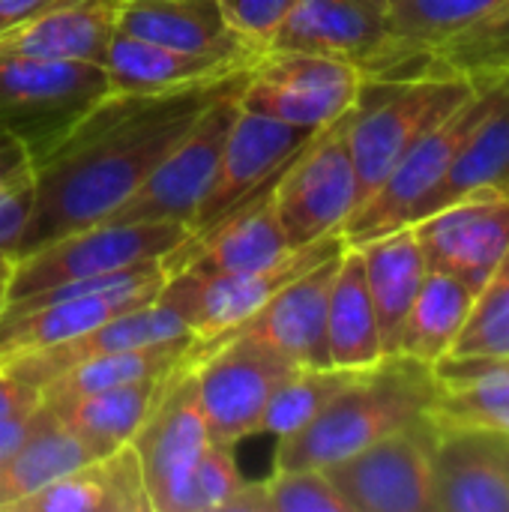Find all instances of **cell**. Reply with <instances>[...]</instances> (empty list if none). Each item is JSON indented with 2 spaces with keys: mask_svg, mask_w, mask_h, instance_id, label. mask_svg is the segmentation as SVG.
<instances>
[{
  "mask_svg": "<svg viewBox=\"0 0 509 512\" xmlns=\"http://www.w3.org/2000/svg\"><path fill=\"white\" fill-rule=\"evenodd\" d=\"M195 345V336L186 339H174V342H162V345H147V348H129V351H111L102 357H93L69 372H63L60 378H54L51 384L42 387V402L57 414L66 405L102 393L108 387H120V384H132L141 378H153V375H165L171 372Z\"/></svg>",
  "mask_w": 509,
  "mask_h": 512,
  "instance_id": "obj_32",
  "label": "cell"
},
{
  "mask_svg": "<svg viewBox=\"0 0 509 512\" xmlns=\"http://www.w3.org/2000/svg\"><path fill=\"white\" fill-rule=\"evenodd\" d=\"M57 0H0V33L45 12L48 6H54Z\"/></svg>",
  "mask_w": 509,
  "mask_h": 512,
  "instance_id": "obj_44",
  "label": "cell"
},
{
  "mask_svg": "<svg viewBox=\"0 0 509 512\" xmlns=\"http://www.w3.org/2000/svg\"><path fill=\"white\" fill-rule=\"evenodd\" d=\"M435 372L402 354L357 372V378L300 432L279 438L273 471L330 468L363 447L429 417Z\"/></svg>",
  "mask_w": 509,
  "mask_h": 512,
  "instance_id": "obj_2",
  "label": "cell"
},
{
  "mask_svg": "<svg viewBox=\"0 0 509 512\" xmlns=\"http://www.w3.org/2000/svg\"><path fill=\"white\" fill-rule=\"evenodd\" d=\"M363 372V369H357ZM354 369H297L294 375H288L279 390L273 393V399L264 408L258 435H273V438H285L300 432L303 426H309L354 378Z\"/></svg>",
  "mask_w": 509,
  "mask_h": 512,
  "instance_id": "obj_35",
  "label": "cell"
},
{
  "mask_svg": "<svg viewBox=\"0 0 509 512\" xmlns=\"http://www.w3.org/2000/svg\"><path fill=\"white\" fill-rule=\"evenodd\" d=\"M240 486L243 477L237 471L234 447L210 441L180 492L177 512H225Z\"/></svg>",
  "mask_w": 509,
  "mask_h": 512,
  "instance_id": "obj_37",
  "label": "cell"
},
{
  "mask_svg": "<svg viewBox=\"0 0 509 512\" xmlns=\"http://www.w3.org/2000/svg\"><path fill=\"white\" fill-rule=\"evenodd\" d=\"M339 255L342 252L291 279L237 330L258 336L300 369H327V309Z\"/></svg>",
  "mask_w": 509,
  "mask_h": 512,
  "instance_id": "obj_20",
  "label": "cell"
},
{
  "mask_svg": "<svg viewBox=\"0 0 509 512\" xmlns=\"http://www.w3.org/2000/svg\"><path fill=\"white\" fill-rule=\"evenodd\" d=\"M471 306L474 291L465 282L450 273L429 270L405 318L396 354L435 369L444 357H450Z\"/></svg>",
  "mask_w": 509,
  "mask_h": 512,
  "instance_id": "obj_30",
  "label": "cell"
},
{
  "mask_svg": "<svg viewBox=\"0 0 509 512\" xmlns=\"http://www.w3.org/2000/svg\"><path fill=\"white\" fill-rule=\"evenodd\" d=\"M474 90V84L450 75L366 78L348 126L357 171V207L387 180L393 165L432 126L471 99Z\"/></svg>",
  "mask_w": 509,
  "mask_h": 512,
  "instance_id": "obj_3",
  "label": "cell"
},
{
  "mask_svg": "<svg viewBox=\"0 0 509 512\" xmlns=\"http://www.w3.org/2000/svg\"><path fill=\"white\" fill-rule=\"evenodd\" d=\"M6 306V279H0V312Z\"/></svg>",
  "mask_w": 509,
  "mask_h": 512,
  "instance_id": "obj_46",
  "label": "cell"
},
{
  "mask_svg": "<svg viewBox=\"0 0 509 512\" xmlns=\"http://www.w3.org/2000/svg\"><path fill=\"white\" fill-rule=\"evenodd\" d=\"M411 75H450L474 87L509 78V3L432 45L414 63Z\"/></svg>",
  "mask_w": 509,
  "mask_h": 512,
  "instance_id": "obj_33",
  "label": "cell"
},
{
  "mask_svg": "<svg viewBox=\"0 0 509 512\" xmlns=\"http://www.w3.org/2000/svg\"><path fill=\"white\" fill-rule=\"evenodd\" d=\"M270 48L339 57L372 78L390 48V6L387 0H294Z\"/></svg>",
  "mask_w": 509,
  "mask_h": 512,
  "instance_id": "obj_17",
  "label": "cell"
},
{
  "mask_svg": "<svg viewBox=\"0 0 509 512\" xmlns=\"http://www.w3.org/2000/svg\"><path fill=\"white\" fill-rule=\"evenodd\" d=\"M9 273H12V261L6 255H0V279H9Z\"/></svg>",
  "mask_w": 509,
  "mask_h": 512,
  "instance_id": "obj_45",
  "label": "cell"
},
{
  "mask_svg": "<svg viewBox=\"0 0 509 512\" xmlns=\"http://www.w3.org/2000/svg\"><path fill=\"white\" fill-rule=\"evenodd\" d=\"M432 372V423L509 435V357H444Z\"/></svg>",
  "mask_w": 509,
  "mask_h": 512,
  "instance_id": "obj_24",
  "label": "cell"
},
{
  "mask_svg": "<svg viewBox=\"0 0 509 512\" xmlns=\"http://www.w3.org/2000/svg\"><path fill=\"white\" fill-rule=\"evenodd\" d=\"M414 234L429 270L450 273L477 294L509 252V198L453 201L414 222Z\"/></svg>",
  "mask_w": 509,
  "mask_h": 512,
  "instance_id": "obj_15",
  "label": "cell"
},
{
  "mask_svg": "<svg viewBox=\"0 0 509 512\" xmlns=\"http://www.w3.org/2000/svg\"><path fill=\"white\" fill-rule=\"evenodd\" d=\"M228 27L252 42L255 48H270L276 30L288 18L294 0H219Z\"/></svg>",
  "mask_w": 509,
  "mask_h": 512,
  "instance_id": "obj_39",
  "label": "cell"
},
{
  "mask_svg": "<svg viewBox=\"0 0 509 512\" xmlns=\"http://www.w3.org/2000/svg\"><path fill=\"white\" fill-rule=\"evenodd\" d=\"M450 357H509V252L474 294Z\"/></svg>",
  "mask_w": 509,
  "mask_h": 512,
  "instance_id": "obj_36",
  "label": "cell"
},
{
  "mask_svg": "<svg viewBox=\"0 0 509 512\" xmlns=\"http://www.w3.org/2000/svg\"><path fill=\"white\" fill-rule=\"evenodd\" d=\"M123 0H57L0 33V57L105 63Z\"/></svg>",
  "mask_w": 509,
  "mask_h": 512,
  "instance_id": "obj_22",
  "label": "cell"
},
{
  "mask_svg": "<svg viewBox=\"0 0 509 512\" xmlns=\"http://www.w3.org/2000/svg\"><path fill=\"white\" fill-rule=\"evenodd\" d=\"M117 30L177 51L255 48L228 27L219 0H123Z\"/></svg>",
  "mask_w": 509,
  "mask_h": 512,
  "instance_id": "obj_26",
  "label": "cell"
},
{
  "mask_svg": "<svg viewBox=\"0 0 509 512\" xmlns=\"http://www.w3.org/2000/svg\"><path fill=\"white\" fill-rule=\"evenodd\" d=\"M264 51L261 48H228V51H177L156 42L135 39L114 30L105 54V72L111 93H165L189 84L225 78L249 69Z\"/></svg>",
  "mask_w": 509,
  "mask_h": 512,
  "instance_id": "obj_21",
  "label": "cell"
},
{
  "mask_svg": "<svg viewBox=\"0 0 509 512\" xmlns=\"http://www.w3.org/2000/svg\"><path fill=\"white\" fill-rule=\"evenodd\" d=\"M192 354L198 360L195 378L207 435L228 447L258 435L267 402L300 369L246 330H234L216 342L198 339Z\"/></svg>",
  "mask_w": 509,
  "mask_h": 512,
  "instance_id": "obj_6",
  "label": "cell"
},
{
  "mask_svg": "<svg viewBox=\"0 0 509 512\" xmlns=\"http://www.w3.org/2000/svg\"><path fill=\"white\" fill-rule=\"evenodd\" d=\"M33 171V156L30 150L6 129H0V186Z\"/></svg>",
  "mask_w": 509,
  "mask_h": 512,
  "instance_id": "obj_43",
  "label": "cell"
},
{
  "mask_svg": "<svg viewBox=\"0 0 509 512\" xmlns=\"http://www.w3.org/2000/svg\"><path fill=\"white\" fill-rule=\"evenodd\" d=\"M99 456H105L99 447L60 423L39 432L15 456L0 462V510H12L18 501L30 498L51 480Z\"/></svg>",
  "mask_w": 509,
  "mask_h": 512,
  "instance_id": "obj_34",
  "label": "cell"
},
{
  "mask_svg": "<svg viewBox=\"0 0 509 512\" xmlns=\"http://www.w3.org/2000/svg\"><path fill=\"white\" fill-rule=\"evenodd\" d=\"M351 111L318 129L285 165L273 186L288 249L339 234L348 216L357 210V171L348 144Z\"/></svg>",
  "mask_w": 509,
  "mask_h": 512,
  "instance_id": "obj_7",
  "label": "cell"
},
{
  "mask_svg": "<svg viewBox=\"0 0 509 512\" xmlns=\"http://www.w3.org/2000/svg\"><path fill=\"white\" fill-rule=\"evenodd\" d=\"M249 69L180 90L99 99L51 153L33 162L36 207L15 261L117 210L216 99L246 84Z\"/></svg>",
  "mask_w": 509,
  "mask_h": 512,
  "instance_id": "obj_1",
  "label": "cell"
},
{
  "mask_svg": "<svg viewBox=\"0 0 509 512\" xmlns=\"http://www.w3.org/2000/svg\"><path fill=\"white\" fill-rule=\"evenodd\" d=\"M273 186L240 201L207 231L186 237L177 249L162 255L165 276L174 273H192L198 279L231 276V273L258 270L276 261L279 255H285L288 243L279 225Z\"/></svg>",
  "mask_w": 509,
  "mask_h": 512,
  "instance_id": "obj_16",
  "label": "cell"
},
{
  "mask_svg": "<svg viewBox=\"0 0 509 512\" xmlns=\"http://www.w3.org/2000/svg\"><path fill=\"white\" fill-rule=\"evenodd\" d=\"M240 90L216 99L153 168V174L102 222H180L189 228L240 114Z\"/></svg>",
  "mask_w": 509,
  "mask_h": 512,
  "instance_id": "obj_11",
  "label": "cell"
},
{
  "mask_svg": "<svg viewBox=\"0 0 509 512\" xmlns=\"http://www.w3.org/2000/svg\"><path fill=\"white\" fill-rule=\"evenodd\" d=\"M432 435L426 417L324 471L351 512H435Z\"/></svg>",
  "mask_w": 509,
  "mask_h": 512,
  "instance_id": "obj_12",
  "label": "cell"
},
{
  "mask_svg": "<svg viewBox=\"0 0 509 512\" xmlns=\"http://www.w3.org/2000/svg\"><path fill=\"white\" fill-rule=\"evenodd\" d=\"M432 426L435 512H509V465L501 435L468 426Z\"/></svg>",
  "mask_w": 509,
  "mask_h": 512,
  "instance_id": "obj_19",
  "label": "cell"
},
{
  "mask_svg": "<svg viewBox=\"0 0 509 512\" xmlns=\"http://www.w3.org/2000/svg\"><path fill=\"white\" fill-rule=\"evenodd\" d=\"M186 237L189 228L180 222H96L18 258L6 279V303L162 258Z\"/></svg>",
  "mask_w": 509,
  "mask_h": 512,
  "instance_id": "obj_8",
  "label": "cell"
},
{
  "mask_svg": "<svg viewBox=\"0 0 509 512\" xmlns=\"http://www.w3.org/2000/svg\"><path fill=\"white\" fill-rule=\"evenodd\" d=\"M264 492L267 512H351L324 468L273 471Z\"/></svg>",
  "mask_w": 509,
  "mask_h": 512,
  "instance_id": "obj_38",
  "label": "cell"
},
{
  "mask_svg": "<svg viewBox=\"0 0 509 512\" xmlns=\"http://www.w3.org/2000/svg\"><path fill=\"white\" fill-rule=\"evenodd\" d=\"M57 414L42 402L33 411H21V414H9L0 417V462H6L9 456H15L30 438H36L39 432L57 426Z\"/></svg>",
  "mask_w": 509,
  "mask_h": 512,
  "instance_id": "obj_41",
  "label": "cell"
},
{
  "mask_svg": "<svg viewBox=\"0 0 509 512\" xmlns=\"http://www.w3.org/2000/svg\"><path fill=\"white\" fill-rule=\"evenodd\" d=\"M327 351L336 369H369L381 363L384 345L375 318V306L366 285V267L357 246H345L339 255L336 279L327 309Z\"/></svg>",
  "mask_w": 509,
  "mask_h": 512,
  "instance_id": "obj_27",
  "label": "cell"
},
{
  "mask_svg": "<svg viewBox=\"0 0 509 512\" xmlns=\"http://www.w3.org/2000/svg\"><path fill=\"white\" fill-rule=\"evenodd\" d=\"M345 246L348 243L339 231V234L321 237L309 246L288 249L285 255H279L276 261H270L258 270L210 276V279H198L192 273H174L159 288L156 303L171 306L186 321V327L195 333V339L216 342V339L234 333L240 324H246L291 279L312 270L324 258L342 252Z\"/></svg>",
  "mask_w": 509,
  "mask_h": 512,
  "instance_id": "obj_10",
  "label": "cell"
},
{
  "mask_svg": "<svg viewBox=\"0 0 509 512\" xmlns=\"http://www.w3.org/2000/svg\"><path fill=\"white\" fill-rule=\"evenodd\" d=\"M36 405H42V393L0 369V417L33 411Z\"/></svg>",
  "mask_w": 509,
  "mask_h": 512,
  "instance_id": "obj_42",
  "label": "cell"
},
{
  "mask_svg": "<svg viewBox=\"0 0 509 512\" xmlns=\"http://www.w3.org/2000/svg\"><path fill=\"white\" fill-rule=\"evenodd\" d=\"M504 3L509 0H387L390 48L372 78H408L432 45L477 24Z\"/></svg>",
  "mask_w": 509,
  "mask_h": 512,
  "instance_id": "obj_28",
  "label": "cell"
},
{
  "mask_svg": "<svg viewBox=\"0 0 509 512\" xmlns=\"http://www.w3.org/2000/svg\"><path fill=\"white\" fill-rule=\"evenodd\" d=\"M357 249L363 255L366 285H369V297L375 306L381 345H384V354L393 357L399 351L405 318L429 273V264L414 234V225L375 237Z\"/></svg>",
  "mask_w": 509,
  "mask_h": 512,
  "instance_id": "obj_25",
  "label": "cell"
},
{
  "mask_svg": "<svg viewBox=\"0 0 509 512\" xmlns=\"http://www.w3.org/2000/svg\"><path fill=\"white\" fill-rule=\"evenodd\" d=\"M363 84V69L348 60L270 48L249 69L240 108L318 132L357 105Z\"/></svg>",
  "mask_w": 509,
  "mask_h": 512,
  "instance_id": "obj_9",
  "label": "cell"
},
{
  "mask_svg": "<svg viewBox=\"0 0 509 512\" xmlns=\"http://www.w3.org/2000/svg\"><path fill=\"white\" fill-rule=\"evenodd\" d=\"M108 93L102 63L0 57V129L12 132L33 162L51 153Z\"/></svg>",
  "mask_w": 509,
  "mask_h": 512,
  "instance_id": "obj_5",
  "label": "cell"
},
{
  "mask_svg": "<svg viewBox=\"0 0 509 512\" xmlns=\"http://www.w3.org/2000/svg\"><path fill=\"white\" fill-rule=\"evenodd\" d=\"M312 129L288 126L261 114H249L240 108L228 141L222 147V159L216 174L189 222V237L207 231L216 219L234 210L240 201L255 192L273 186L285 165L297 156V150L312 138Z\"/></svg>",
  "mask_w": 509,
  "mask_h": 512,
  "instance_id": "obj_14",
  "label": "cell"
},
{
  "mask_svg": "<svg viewBox=\"0 0 509 512\" xmlns=\"http://www.w3.org/2000/svg\"><path fill=\"white\" fill-rule=\"evenodd\" d=\"M36 207V177L33 171L0 186V255L15 264L21 237L30 225Z\"/></svg>",
  "mask_w": 509,
  "mask_h": 512,
  "instance_id": "obj_40",
  "label": "cell"
},
{
  "mask_svg": "<svg viewBox=\"0 0 509 512\" xmlns=\"http://www.w3.org/2000/svg\"><path fill=\"white\" fill-rule=\"evenodd\" d=\"M15 512H153L144 486L141 462L132 444L84 462L51 480L30 498L18 501Z\"/></svg>",
  "mask_w": 509,
  "mask_h": 512,
  "instance_id": "obj_23",
  "label": "cell"
},
{
  "mask_svg": "<svg viewBox=\"0 0 509 512\" xmlns=\"http://www.w3.org/2000/svg\"><path fill=\"white\" fill-rule=\"evenodd\" d=\"M501 444H504V456H507V465H509V435H501Z\"/></svg>",
  "mask_w": 509,
  "mask_h": 512,
  "instance_id": "obj_47",
  "label": "cell"
},
{
  "mask_svg": "<svg viewBox=\"0 0 509 512\" xmlns=\"http://www.w3.org/2000/svg\"><path fill=\"white\" fill-rule=\"evenodd\" d=\"M195 363L198 360L189 348V354L171 369L159 402L129 441L138 453L153 512H177L180 492L198 456L210 444L198 399Z\"/></svg>",
  "mask_w": 509,
  "mask_h": 512,
  "instance_id": "obj_13",
  "label": "cell"
},
{
  "mask_svg": "<svg viewBox=\"0 0 509 512\" xmlns=\"http://www.w3.org/2000/svg\"><path fill=\"white\" fill-rule=\"evenodd\" d=\"M477 195L509 198V78L498 84V96L492 108L474 126L459 156L453 159L432 201V210Z\"/></svg>",
  "mask_w": 509,
  "mask_h": 512,
  "instance_id": "obj_29",
  "label": "cell"
},
{
  "mask_svg": "<svg viewBox=\"0 0 509 512\" xmlns=\"http://www.w3.org/2000/svg\"><path fill=\"white\" fill-rule=\"evenodd\" d=\"M498 84H480L471 99H465L453 114H447L438 126H432L393 165L387 180L342 225V237L348 246H363L375 237L408 228L432 210V201L453 159L459 156L474 126L492 108L498 96Z\"/></svg>",
  "mask_w": 509,
  "mask_h": 512,
  "instance_id": "obj_4",
  "label": "cell"
},
{
  "mask_svg": "<svg viewBox=\"0 0 509 512\" xmlns=\"http://www.w3.org/2000/svg\"><path fill=\"white\" fill-rule=\"evenodd\" d=\"M186 336H195L186 327V321L171 306L153 300L147 306L123 312V315L99 324V327H90V330L66 339V342L45 345V348L24 351V354H12V357L0 360V369L42 393L45 384H51L63 372H69V369L93 360V357H102L111 351L162 345V342H174V339H186Z\"/></svg>",
  "mask_w": 509,
  "mask_h": 512,
  "instance_id": "obj_18",
  "label": "cell"
},
{
  "mask_svg": "<svg viewBox=\"0 0 509 512\" xmlns=\"http://www.w3.org/2000/svg\"><path fill=\"white\" fill-rule=\"evenodd\" d=\"M168 375L171 372L84 396V399L66 405L63 411H57V420H60V426L81 435L102 453H111L114 447L129 444L135 438V432L141 429V423L159 402V396L168 384Z\"/></svg>",
  "mask_w": 509,
  "mask_h": 512,
  "instance_id": "obj_31",
  "label": "cell"
}]
</instances>
